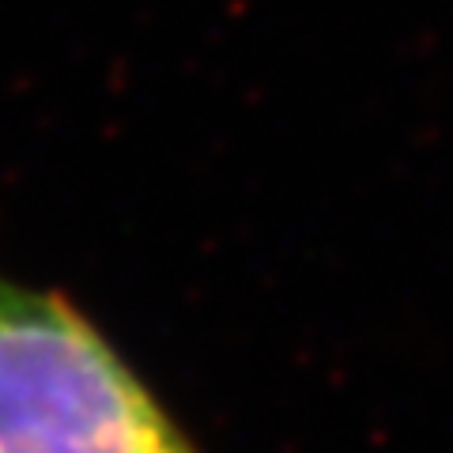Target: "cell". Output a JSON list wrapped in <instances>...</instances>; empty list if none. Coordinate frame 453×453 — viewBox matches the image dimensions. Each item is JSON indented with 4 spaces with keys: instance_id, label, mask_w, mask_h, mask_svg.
<instances>
[{
    "instance_id": "cell-1",
    "label": "cell",
    "mask_w": 453,
    "mask_h": 453,
    "mask_svg": "<svg viewBox=\"0 0 453 453\" xmlns=\"http://www.w3.org/2000/svg\"><path fill=\"white\" fill-rule=\"evenodd\" d=\"M0 453H196L57 291L0 276Z\"/></svg>"
}]
</instances>
